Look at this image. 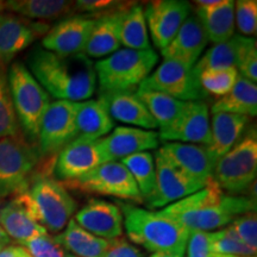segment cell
<instances>
[{"label":"cell","instance_id":"obj_1","mask_svg":"<svg viewBox=\"0 0 257 257\" xmlns=\"http://www.w3.org/2000/svg\"><path fill=\"white\" fill-rule=\"evenodd\" d=\"M27 68L57 100L79 102L95 92L94 63L85 54L64 56L36 47L27 56Z\"/></svg>","mask_w":257,"mask_h":257},{"label":"cell","instance_id":"obj_2","mask_svg":"<svg viewBox=\"0 0 257 257\" xmlns=\"http://www.w3.org/2000/svg\"><path fill=\"white\" fill-rule=\"evenodd\" d=\"M252 211H256L252 198L226 194L213 179L204 188L173 202L159 213L178 221L189 232H210L223 229L234 218Z\"/></svg>","mask_w":257,"mask_h":257},{"label":"cell","instance_id":"obj_3","mask_svg":"<svg viewBox=\"0 0 257 257\" xmlns=\"http://www.w3.org/2000/svg\"><path fill=\"white\" fill-rule=\"evenodd\" d=\"M123 224L127 238L148 251L184 256L191 232L178 221L159 212L131 204H120Z\"/></svg>","mask_w":257,"mask_h":257},{"label":"cell","instance_id":"obj_4","mask_svg":"<svg viewBox=\"0 0 257 257\" xmlns=\"http://www.w3.org/2000/svg\"><path fill=\"white\" fill-rule=\"evenodd\" d=\"M15 197L23 202L36 221L53 233L63 231L78 208L68 188L40 167L27 191Z\"/></svg>","mask_w":257,"mask_h":257},{"label":"cell","instance_id":"obj_5","mask_svg":"<svg viewBox=\"0 0 257 257\" xmlns=\"http://www.w3.org/2000/svg\"><path fill=\"white\" fill-rule=\"evenodd\" d=\"M159 62L153 48L147 50L119 49L94 64L100 94L136 92Z\"/></svg>","mask_w":257,"mask_h":257},{"label":"cell","instance_id":"obj_6","mask_svg":"<svg viewBox=\"0 0 257 257\" xmlns=\"http://www.w3.org/2000/svg\"><path fill=\"white\" fill-rule=\"evenodd\" d=\"M8 80L19 127L29 142L37 146L40 125L50 105V95L19 61L10 66Z\"/></svg>","mask_w":257,"mask_h":257},{"label":"cell","instance_id":"obj_7","mask_svg":"<svg viewBox=\"0 0 257 257\" xmlns=\"http://www.w3.org/2000/svg\"><path fill=\"white\" fill-rule=\"evenodd\" d=\"M42 159L36 144L23 134L0 140V199L27 191Z\"/></svg>","mask_w":257,"mask_h":257},{"label":"cell","instance_id":"obj_8","mask_svg":"<svg viewBox=\"0 0 257 257\" xmlns=\"http://www.w3.org/2000/svg\"><path fill=\"white\" fill-rule=\"evenodd\" d=\"M256 173L257 135L251 128L217 160L213 179L221 189L236 194L246 191L255 182Z\"/></svg>","mask_w":257,"mask_h":257},{"label":"cell","instance_id":"obj_9","mask_svg":"<svg viewBox=\"0 0 257 257\" xmlns=\"http://www.w3.org/2000/svg\"><path fill=\"white\" fill-rule=\"evenodd\" d=\"M66 188L85 194H99L143 204L136 182L120 162H106L82 178L62 182Z\"/></svg>","mask_w":257,"mask_h":257},{"label":"cell","instance_id":"obj_10","mask_svg":"<svg viewBox=\"0 0 257 257\" xmlns=\"http://www.w3.org/2000/svg\"><path fill=\"white\" fill-rule=\"evenodd\" d=\"M138 89L160 92L181 101H204L207 98L194 68L172 60L163 61Z\"/></svg>","mask_w":257,"mask_h":257},{"label":"cell","instance_id":"obj_11","mask_svg":"<svg viewBox=\"0 0 257 257\" xmlns=\"http://www.w3.org/2000/svg\"><path fill=\"white\" fill-rule=\"evenodd\" d=\"M78 102L56 100L50 102L42 118L37 148L42 157H55L67 144L76 138Z\"/></svg>","mask_w":257,"mask_h":257},{"label":"cell","instance_id":"obj_12","mask_svg":"<svg viewBox=\"0 0 257 257\" xmlns=\"http://www.w3.org/2000/svg\"><path fill=\"white\" fill-rule=\"evenodd\" d=\"M155 156L156 188L146 202L150 208H165L205 187L204 184L180 170L160 149Z\"/></svg>","mask_w":257,"mask_h":257},{"label":"cell","instance_id":"obj_13","mask_svg":"<svg viewBox=\"0 0 257 257\" xmlns=\"http://www.w3.org/2000/svg\"><path fill=\"white\" fill-rule=\"evenodd\" d=\"M94 24L95 17L91 15L68 16L49 29L42 48L64 56L83 54Z\"/></svg>","mask_w":257,"mask_h":257},{"label":"cell","instance_id":"obj_14","mask_svg":"<svg viewBox=\"0 0 257 257\" xmlns=\"http://www.w3.org/2000/svg\"><path fill=\"white\" fill-rule=\"evenodd\" d=\"M46 22L31 21L14 14H0V63L8 64L18 54L49 31Z\"/></svg>","mask_w":257,"mask_h":257},{"label":"cell","instance_id":"obj_15","mask_svg":"<svg viewBox=\"0 0 257 257\" xmlns=\"http://www.w3.org/2000/svg\"><path fill=\"white\" fill-rule=\"evenodd\" d=\"M106 163L98 141L75 138L57 154L54 170L61 182L82 178L92 170Z\"/></svg>","mask_w":257,"mask_h":257},{"label":"cell","instance_id":"obj_16","mask_svg":"<svg viewBox=\"0 0 257 257\" xmlns=\"http://www.w3.org/2000/svg\"><path fill=\"white\" fill-rule=\"evenodd\" d=\"M191 4L185 0H155L148 3L144 15L156 48L162 50L168 46L191 16Z\"/></svg>","mask_w":257,"mask_h":257},{"label":"cell","instance_id":"obj_17","mask_svg":"<svg viewBox=\"0 0 257 257\" xmlns=\"http://www.w3.org/2000/svg\"><path fill=\"white\" fill-rule=\"evenodd\" d=\"M163 142L187 144H211V126L208 106L205 101H187L178 120L168 131L159 134Z\"/></svg>","mask_w":257,"mask_h":257},{"label":"cell","instance_id":"obj_18","mask_svg":"<svg viewBox=\"0 0 257 257\" xmlns=\"http://www.w3.org/2000/svg\"><path fill=\"white\" fill-rule=\"evenodd\" d=\"M106 162H118L135 154L156 149L159 133L133 126H117L107 136L98 140Z\"/></svg>","mask_w":257,"mask_h":257},{"label":"cell","instance_id":"obj_19","mask_svg":"<svg viewBox=\"0 0 257 257\" xmlns=\"http://www.w3.org/2000/svg\"><path fill=\"white\" fill-rule=\"evenodd\" d=\"M74 220L82 229L106 240L117 238L123 233V214L120 207L101 199H89L76 212Z\"/></svg>","mask_w":257,"mask_h":257},{"label":"cell","instance_id":"obj_20","mask_svg":"<svg viewBox=\"0 0 257 257\" xmlns=\"http://www.w3.org/2000/svg\"><path fill=\"white\" fill-rule=\"evenodd\" d=\"M160 150L172 161L180 170L206 186L213 180L216 157L207 147L179 142H167Z\"/></svg>","mask_w":257,"mask_h":257},{"label":"cell","instance_id":"obj_21","mask_svg":"<svg viewBox=\"0 0 257 257\" xmlns=\"http://www.w3.org/2000/svg\"><path fill=\"white\" fill-rule=\"evenodd\" d=\"M131 5L133 3H120L110 11L95 16V24L83 51L86 56L99 59L119 50L121 21Z\"/></svg>","mask_w":257,"mask_h":257},{"label":"cell","instance_id":"obj_22","mask_svg":"<svg viewBox=\"0 0 257 257\" xmlns=\"http://www.w3.org/2000/svg\"><path fill=\"white\" fill-rule=\"evenodd\" d=\"M208 43L206 32L195 15H191L175 37L161 50L165 60H172L193 68Z\"/></svg>","mask_w":257,"mask_h":257},{"label":"cell","instance_id":"obj_23","mask_svg":"<svg viewBox=\"0 0 257 257\" xmlns=\"http://www.w3.org/2000/svg\"><path fill=\"white\" fill-rule=\"evenodd\" d=\"M197 17L214 44L229 41L234 32V2L232 0H197Z\"/></svg>","mask_w":257,"mask_h":257},{"label":"cell","instance_id":"obj_24","mask_svg":"<svg viewBox=\"0 0 257 257\" xmlns=\"http://www.w3.org/2000/svg\"><path fill=\"white\" fill-rule=\"evenodd\" d=\"M0 227L11 240L22 244L38 236L47 234L48 231L31 216L23 202L14 197L0 207Z\"/></svg>","mask_w":257,"mask_h":257},{"label":"cell","instance_id":"obj_25","mask_svg":"<svg viewBox=\"0 0 257 257\" xmlns=\"http://www.w3.org/2000/svg\"><path fill=\"white\" fill-rule=\"evenodd\" d=\"M107 106L112 119L120 123L136 125L146 130H154L157 124L144 102L138 98L136 92H118L100 94Z\"/></svg>","mask_w":257,"mask_h":257},{"label":"cell","instance_id":"obj_26","mask_svg":"<svg viewBox=\"0 0 257 257\" xmlns=\"http://www.w3.org/2000/svg\"><path fill=\"white\" fill-rule=\"evenodd\" d=\"M250 118L246 115L216 112L210 120L211 144L207 147L216 160L225 155L242 138Z\"/></svg>","mask_w":257,"mask_h":257},{"label":"cell","instance_id":"obj_27","mask_svg":"<svg viewBox=\"0 0 257 257\" xmlns=\"http://www.w3.org/2000/svg\"><path fill=\"white\" fill-rule=\"evenodd\" d=\"M76 138L98 141L113 130L114 120L101 98L78 102L76 108Z\"/></svg>","mask_w":257,"mask_h":257},{"label":"cell","instance_id":"obj_28","mask_svg":"<svg viewBox=\"0 0 257 257\" xmlns=\"http://www.w3.org/2000/svg\"><path fill=\"white\" fill-rule=\"evenodd\" d=\"M5 10L11 14L34 21L53 19L75 14V2L64 0H10L5 2Z\"/></svg>","mask_w":257,"mask_h":257},{"label":"cell","instance_id":"obj_29","mask_svg":"<svg viewBox=\"0 0 257 257\" xmlns=\"http://www.w3.org/2000/svg\"><path fill=\"white\" fill-rule=\"evenodd\" d=\"M56 239L64 250L76 257H101L108 246V240L82 229L74 219L69 220Z\"/></svg>","mask_w":257,"mask_h":257},{"label":"cell","instance_id":"obj_30","mask_svg":"<svg viewBox=\"0 0 257 257\" xmlns=\"http://www.w3.org/2000/svg\"><path fill=\"white\" fill-rule=\"evenodd\" d=\"M212 113L227 112V113L242 114L246 117H255L257 114V87L256 83L238 75L236 85L223 98L212 105Z\"/></svg>","mask_w":257,"mask_h":257},{"label":"cell","instance_id":"obj_31","mask_svg":"<svg viewBox=\"0 0 257 257\" xmlns=\"http://www.w3.org/2000/svg\"><path fill=\"white\" fill-rule=\"evenodd\" d=\"M136 94L144 102L150 114L155 119L157 127H160L159 134L166 133L174 125L187 102L155 91L137 89Z\"/></svg>","mask_w":257,"mask_h":257},{"label":"cell","instance_id":"obj_32","mask_svg":"<svg viewBox=\"0 0 257 257\" xmlns=\"http://www.w3.org/2000/svg\"><path fill=\"white\" fill-rule=\"evenodd\" d=\"M120 44L125 49L133 50H147L152 48L142 5H131L125 12L120 27Z\"/></svg>","mask_w":257,"mask_h":257},{"label":"cell","instance_id":"obj_33","mask_svg":"<svg viewBox=\"0 0 257 257\" xmlns=\"http://www.w3.org/2000/svg\"><path fill=\"white\" fill-rule=\"evenodd\" d=\"M136 182L144 202L153 197L156 188V169L153 154L143 152L120 161Z\"/></svg>","mask_w":257,"mask_h":257},{"label":"cell","instance_id":"obj_34","mask_svg":"<svg viewBox=\"0 0 257 257\" xmlns=\"http://www.w3.org/2000/svg\"><path fill=\"white\" fill-rule=\"evenodd\" d=\"M236 51L237 40L236 35H233L229 41L214 44L213 47L210 48L205 53V55L200 60H198L193 68L199 75L205 70L226 69L236 67Z\"/></svg>","mask_w":257,"mask_h":257},{"label":"cell","instance_id":"obj_35","mask_svg":"<svg viewBox=\"0 0 257 257\" xmlns=\"http://www.w3.org/2000/svg\"><path fill=\"white\" fill-rule=\"evenodd\" d=\"M22 134L10 93L8 68L0 63V140Z\"/></svg>","mask_w":257,"mask_h":257},{"label":"cell","instance_id":"obj_36","mask_svg":"<svg viewBox=\"0 0 257 257\" xmlns=\"http://www.w3.org/2000/svg\"><path fill=\"white\" fill-rule=\"evenodd\" d=\"M208 246L214 253L232 256H256V251L245 245L229 226L208 232Z\"/></svg>","mask_w":257,"mask_h":257},{"label":"cell","instance_id":"obj_37","mask_svg":"<svg viewBox=\"0 0 257 257\" xmlns=\"http://www.w3.org/2000/svg\"><path fill=\"white\" fill-rule=\"evenodd\" d=\"M238 70L236 67L226 69L205 70L199 74V82L206 94H212L223 98L236 85L238 78Z\"/></svg>","mask_w":257,"mask_h":257},{"label":"cell","instance_id":"obj_38","mask_svg":"<svg viewBox=\"0 0 257 257\" xmlns=\"http://www.w3.org/2000/svg\"><path fill=\"white\" fill-rule=\"evenodd\" d=\"M237 51H236V68L239 75L250 80L257 81V49L256 40L252 37H244L236 35Z\"/></svg>","mask_w":257,"mask_h":257},{"label":"cell","instance_id":"obj_39","mask_svg":"<svg viewBox=\"0 0 257 257\" xmlns=\"http://www.w3.org/2000/svg\"><path fill=\"white\" fill-rule=\"evenodd\" d=\"M234 24L244 37L255 36L257 31V2L238 0L234 3Z\"/></svg>","mask_w":257,"mask_h":257},{"label":"cell","instance_id":"obj_40","mask_svg":"<svg viewBox=\"0 0 257 257\" xmlns=\"http://www.w3.org/2000/svg\"><path fill=\"white\" fill-rule=\"evenodd\" d=\"M227 226L245 245H248L253 251H257L256 211L248 212V213H244L242 216L234 218Z\"/></svg>","mask_w":257,"mask_h":257},{"label":"cell","instance_id":"obj_41","mask_svg":"<svg viewBox=\"0 0 257 257\" xmlns=\"http://www.w3.org/2000/svg\"><path fill=\"white\" fill-rule=\"evenodd\" d=\"M24 248L30 252L32 257H64V249L57 242L56 236L49 233L38 236L24 244Z\"/></svg>","mask_w":257,"mask_h":257},{"label":"cell","instance_id":"obj_42","mask_svg":"<svg viewBox=\"0 0 257 257\" xmlns=\"http://www.w3.org/2000/svg\"><path fill=\"white\" fill-rule=\"evenodd\" d=\"M101 257H144V253L134 244L128 243L125 237L120 236L108 240L107 249Z\"/></svg>","mask_w":257,"mask_h":257},{"label":"cell","instance_id":"obj_43","mask_svg":"<svg viewBox=\"0 0 257 257\" xmlns=\"http://www.w3.org/2000/svg\"><path fill=\"white\" fill-rule=\"evenodd\" d=\"M186 250L187 257H217V253L212 252L208 246V232H191Z\"/></svg>","mask_w":257,"mask_h":257},{"label":"cell","instance_id":"obj_44","mask_svg":"<svg viewBox=\"0 0 257 257\" xmlns=\"http://www.w3.org/2000/svg\"><path fill=\"white\" fill-rule=\"evenodd\" d=\"M119 4L120 2H112V0H79V2H75V9L76 12H85L95 17V16L110 11Z\"/></svg>","mask_w":257,"mask_h":257},{"label":"cell","instance_id":"obj_45","mask_svg":"<svg viewBox=\"0 0 257 257\" xmlns=\"http://www.w3.org/2000/svg\"><path fill=\"white\" fill-rule=\"evenodd\" d=\"M0 257H32L22 245H8L0 251Z\"/></svg>","mask_w":257,"mask_h":257},{"label":"cell","instance_id":"obj_46","mask_svg":"<svg viewBox=\"0 0 257 257\" xmlns=\"http://www.w3.org/2000/svg\"><path fill=\"white\" fill-rule=\"evenodd\" d=\"M10 243H11V239L9 238V236L5 233V231L0 227V251L4 248H6Z\"/></svg>","mask_w":257,"mask_h":257},{"label":"cell","instance_id":"obj_47","mask_svg":"<svg viewBox=\"0 0 257 257\" xmlns=\"http://www.w3.org/2000/svg\"><path fill=\"white\" fill-rule=\"evenodd\" d=\"M150 257H184V256L173 255V253H167V252H155V253H153Z\"/></svg>","mask_w":257,"mask_h":257},{"label":"cell","instance_id":"obj_48","mask_svg":"<svg viewBox=\"0 0 257 257\" xmlns=\"http://www.w3.org/2000/svg\"><path fill=\"white\" fill-rule=\"evenodd\" d=\"M217 257H256V256H232V255H219V253H217Z\"/></svg>","mask_w":257,"mask_h":257},{"label":"cell","instance_id":"obj_49","mask_svg":"<svg viewBox=\"0 0 257 257\" xmlns=\"http://www.w3.org/2000/svg\"><path fill=\"white\" fill-rule=\"evenodd\" d=\"M4 10H5V2H2V0H0V14H2Z\"/></svg>","mask_w":257,"mask_h":257},{"label":"cell","instance_id":"obj_50","mask_svg":"<svg viewBox=\"0 0 257 257\" xmlns=\"http://www.w3.org/2000/svg\"><path fill=\"white\" fill-rule=\"evenodd\" d=\"M64 257H76V256H74V255H66Z\"/></svg>","mask_w":257,"mask_h":257}]
</instances>
